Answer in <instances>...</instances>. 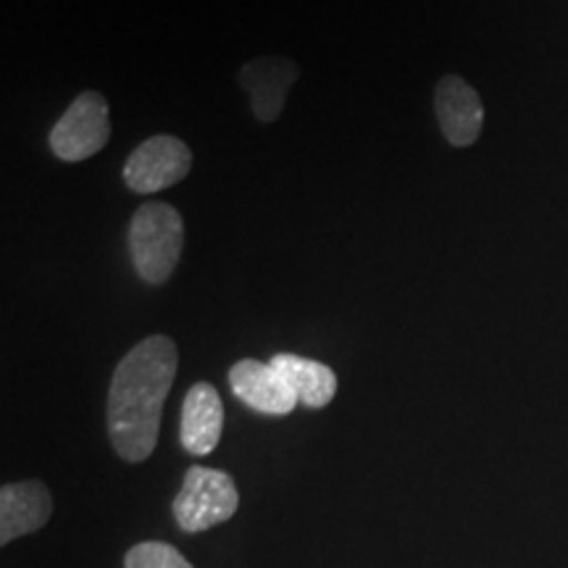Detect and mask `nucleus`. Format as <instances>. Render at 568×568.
<instances>
[{"mask_svg":"<svg viewBox=\"0 0 568 568\" xmlns=\"http://www.w3.org/2000/svg\"><path fill=\"white\" fill-rule=\"evenodd\" d=\"M111 140V109L103 92L84 90L51 130V151L63 163H80L101 153Z\"/></svg>","mask_w":568,"mask_h":568,"instance_id":"nucleus-4","label":"nucleus"},{"mask_svg":"<svg viewBox=\"0 0 568 568\" xmlns=\"http://www.w3.org/2000/svg\"><path fill=\"white\" fill-rule=\"evenodd\" d=\"M53 516V495L42 481L27 479L0 487V545L42 529Z\"/></svg>","mask_w":568,"mask_h":568,"instance_id":"nucleus-9","label":"nucleus"},{"mask_svg":"<svg viewBox=\"0 0 568 568\" xmlns=\"http://www.w3.org/2000/svg\"><path fill=\"white\" fill-rule=\"evenodd\" d=\"M176 366L180 351L166 335L145 337L119 361L109 389V437L126 464H142L153 456Z\"/></svg>","mask_w":568,"mask_h":568,"instance_id":"nucleus-1","label":"nucleus"},{"mask_svg":"<svg viewBox=\"0 0 568 568\" xmlns=\"http://www.w3.org/2000/svg\"><path fill=\"white\" fill-rule=\"evenodd\" d=\"M193 169V151L180 138L155 134L140 142L124 163V184L138 195L174 187Z\"/></svg>","mask_w":568,"mask_h":568,"instance_id":"nucleus-5","label":"nucleus"},{"mask_svg":"<svg viewBox=\"0 0 568 568\" xmlns=\"http://www.w3.org/2000/svg\"><path fill=\"white\" fill-rule=\"evenodd\" d=\"M435 111L439 130L453 148H468L479 140L485 124V105L479 92L464 82V77L447 74L435 90Z\"/></svg>","mask_w":568,"mask_h":568,"instance_id":"nucleus-8","label":"nucleus"},{"mask_svg":"<svg viewBox=\"0 0 568 568\" xmlns=\"http://www.w3.org/2000/svg\"><path fill=\"white\" fill-rule=\"evenodd\" d=\"M230 387L237 400L264 416H287L301 403L272 364L255 358H243L230 368Z\"/></svg>","mask_w":568,"mask_h":568,"instance_id":"nucleus-7","label":"nucleus"},{"mask_svg":"<svg viewBox=\"0 0 568 568\" xmlns=\"http://www.w3.org/2000/svg\"><path fill=\"white\" fill-rule=\"evenodd\" d=\"M224 432V403L216 387L197 382L187 389L182 403L180 443L190 456H209L216 450Z\"/></svg>","mask_w":568,"mask_h":568,"instance_id":"nucleus-10","label":"nucleus"},{"mask_svg":"<svg viewBox=\"0 0 568 568\" xmlns=\"http://www.w3.org/2000/svg\"><path fill=\"white\" fill-rule=\"evenodd\" d=\"M240 493L226 471L205 466H190L184 471L180 495L174 497V518L182 531L197 535L216 524L230 521L237 514Z\"/></svg>","mask_w":568,"mask_h":568,"instance_id":"nucleus-3","label":"nucleus"},{"mask_svg":"<svg viewBox=\"0 0 568 568\" xmlns=\"http://www.w3.org/2000/svg\"><path fill=\"white\" fill-rule=\"evenodd\" d=\"M130 255L134 272L145 284L169 282L182 258L184 222L180 211L169 203H145L134 211L130 234Z\"/></svg>","mask_w":568,"mask_h":568,"instance_id":"nucleus-2","label":"nucleus"},{"mask_svg":"<svg viewBox=\"0 0 568 568\" xmlns=\"http://www.w3.org/2000/svg\"><path fill=\"white\" fill-rule=\"evenodd\" d=\"M293 387L297 400L308 408H326L337 395V374L322 361L295 353H276L268 361Z\"/></svg>","mask_w":568,"mask_h":568,"instance_id":"nucleus-11","label":"nucleus"},{"mask_svg":"<svg viewBox=\"0 0 568 568\" xmlns=\"http://www.w3.org/2000/svg\"><path fill=\"white\" fill-rule=\"evenodd\" d=\"M124 568H195L174 545L138 542L126 550Z\"/></svg>","mask_w":568,"mask_h":568,"instance_id":"nucleus-12","label":"nucleus"},{"mask_svg":"<svg viewBox=\"0 0 568 568\" xmlns=\"http://www.w3.org/2000/svg\"><path fill=\"white\" fill-rule=\"evenodd\" d=\"M297 77H301V67L287 55H258L240 69V88L251 95L253 116L261 124H272L282 116L290 88L297 82Z\"/></svg>","mask_w":568,"mask_h":568,"instance_id":"nucleus-6","label":"nucleus"}]
</instances>
